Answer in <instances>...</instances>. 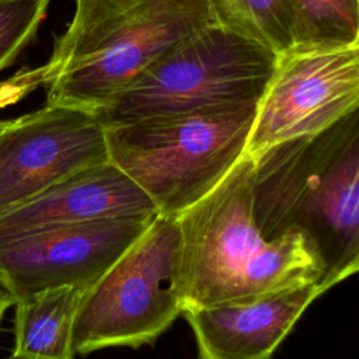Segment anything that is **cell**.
Masks as SVG:
<instances>
[{"instance_id":"cell-11","label":"cell","mask_w":359,"mask_h":359,"mask_svg":"<svg viewBox=\"0 0 359 359\" xmlns=\"http://www.w3.org/2000/svg\"><path fill=\"white\" fill-rule=\"evenodd\" d=\"M157 215L149 196L111 161L81 170L0 216V244L41 230Z\"/></svg>"},{"instance_id":"cell-16","label":"cell","mask_w":359,"mask_h":359,"mask_svg":"<svg viewBox=\"0 0 359 359\" xmlns=\"http://www.w3.org/2000/svg\"><path fill=\"white\" fill-rule=\"evenodd\" d=\"M38 86L39 80L32 69H22L10 79L0 81V111L15 104Z\"/></svg>"},{"instance_id":"cell-14","label":"cell","mask_w":359,"mask_h":359,"mask_svg":"<svg viewBox=\"0 0 359 359\" xmlns=\"http://www.w3.org/2000/svg\"><path fill=\"white\" fill-rule=\"evenodd\" d=\"M293 46L359 45V0H290Z\"/></svg>"},{"instance_id":"cell-2","label":"cell","mask_w":359,"mask_h":359,"mask_svg":"<svg viewBox=\"0 0 359 359\" xmlns=\"http://www.w3.org/2000/svg\"><path fill=\"white\" fill-rule=\"evenodd\" d=\"M254 160L243 154L223 181L177 216L182 311L317 282L323 264L299 231L265 240L252 213Z\"/></svg>"},{"instance_id":"cell-13","label":"cell","mask_w":359,"mask_h":359,"mask_svg":"<svg viewBox=\"0 0 359 359\" xmlns=\"http://www.w3.org/2000/svg\"><path fill=\"white\" fill-rule=\"evenodd\" d=\"M216 24L279 55L293 46L290 0H208Z\"/></svg>"},{"instance_id":"cell-1","label":"cell","mask_w":359,"mask_h":359,"mask_svg":"<svg viewBox=\"0 0 359 359\" xmlns=\"http://www.w3.org/2000/svg\"><path fill=\"white\" fill-rule=\"evenodd\" d=\"M254 160L252 213L265 240L303 233L323 264L325 293L359 269V111Z\"/></svg>"},{"instance_id":"cell-7","label":"cell","mask_w":359,"mask_h":359,"mask_svg":"<svg viewBox=\"0 0 359 359\" xmlns=\"http://www.w3.org/2000/svg\"><path fill=\"white\" fill-rule=\"evenodd\" d=\"M359 107V45L292 46L276 55L244 154L317 135Z\"/></svg>"},{"instance_id":"cell-8","label":"cell","mask_w":359,"mask_h":359,"mask_svg":"<svg viewBox=\"0 0 359 359\" xmlns=\"http://www.w3.org/2000/svg\"><path fill=\"white\" fill-rule=\"evenodd\" d=\"M107 161L105 126L91 111L45 104L0 121V216Z\"/></svg>"},{"instance_id":"cell-15","label":"cell","mask_w":359,"mask_h":359,"mask_svg":"<svg viewBox=\"0 0 359 359\" xmlns=\"http://www.w3.org/2000/svg\"><path fill=\"white\" fill-rule=\"evenodd\" d=\"M50 0H0V72L35 38Z\"/></svg>"},{"instance_id":"cell-5","label":"cell","mask_w":359,"mask_h":359,"mask_svg":"<svg viewBox=\"0 0 359 359\" xmlns=\"http://www.w3.org/2000/svg\"><path fill=\"white\" fill-rule=\"evenodd\" d=\"M276 53L212 22L146 67L94 114L104 126L222 104L257 102Z\"/></svg>"},{"instance_id":"cell-9","label":"cell","mask_w":359,"mask_h":359,"mask_svg":"<svg viewBox=\"0 0 359 359\" xmlns=\"http://www.w3.org/2000/svg\"><path fill=\"white\" fill-rule=\"evenodd\" d=\"M154 216L52 227L0 244V279L15 299L56 286L86 289L142 236Z\"/></svg>"},{"instance_id":"cell-12","label":"cell","mask_w":359,"mask_h":359,"mask_svg":"<svg viewBox=\"0 0 359 359\" xmlns=\"http://www.w3.org/2000/svg\"><path fill=\"white\" fill-rule=\"evenodd\" d=\"M84 287L56 286L14 302V359H74L73 325Z\"/></svg>"},{"instance_id":"cell-3","label":"cell","mask_w":359,"mask_h":359,"mask_svg":"<svg viewBox=\"0 0 359 359\" xmlns=\"http://www.w3.org/2000/svg\"><path fill=\"white\" fill-rule=\"evenodd\" d=\"M212 22L208 0H76L73 18L45 63V104L95 112Z\"/></svg>"},{"instance_id":"cell-6","label":"cell","mask_w":359,"mask_h":359,"mask_svg":"<svg viewBox=\"0 0 359 359\" xmlns=\"http://www.w3.org/2000/svg\"><path fill=\"white\" fill-rule=\"evenodd\" d=\"M180 257L177 217L156 215L142 236L83 290L73 325L74 352L153 344L182 314Z\"/></svg>"},{"instance_id":"cell-17","label":"cell","mask_w":359,"mask_h":359,"mask_svg":"<svg viewBox=\"0 0 359 359\" xmlns=\"http://www.w3.org/2000/svg\"><path fill=\"white\" fill-rule=\"evenodd\" d=\"M14 302H15V297L8 290V287L4 285V282L0 279V325L4 318L6 311L14 306Z\"/></svg>"},{"instance_id":"cell-18","label":"cell","mask_w":359,"mask_h":359,"mask_svg":"<svg viewBox=\"0 0 359 359\" xmlns=\"http://www.w3.org/2000/svg\"><path fill=\"white\" fill-rule=\"evenodd\" d=\"M8 359H14V358H11V356H10V358H8Z\"/></svg>"},{"instance_id":"cell-4","label":"cell","mask_w":359,"mask_h":359,"mask_svg":"<svg viewBox=\"0 0 359 359\" xmlns=\"http://www.w3.org/2000/svg\"><path fill=\"white\" fill-rule=\"evenodd\" d=\"M257 102L222 104L105 126L109 161L177 217L215 189L244 154Z\"/></svg>"},{"instance_id":"cell-10","label":"cell","mask_w":359,"mask_h":359,"mask_svg":"<svg viewBox=\"0 0 359 359\" xmlns=\"http://www.w3.org/2000/svg\"><path fill=\"white\" fill-rule=\"evenodd\" d=\"M323 293L317 282L236 297L182 311L198 359H272L306 309Z\"/></svg>"}]
</instances>
